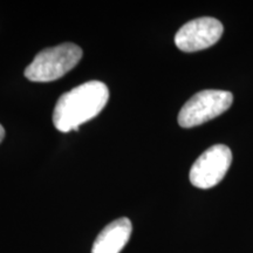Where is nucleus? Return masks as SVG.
Here are the masks:
<instances>
[{"mask_svg":"<svg viewBox=\"0 0 253 253\" xmlns=\"http://www.w3.org/2000/svg\"><path fill=\"white\" fill-rule=\"evenodd\" d=\"M109 100L103 82L88 81L62 94L53 112V123L59 131H78L79 126L99 115Z\"/></svg>","mask_w":253,"mask_h":253,"instance_id":"1","label":"nucleus"},{"mask_svg":"<svg viewBox=\"0 0 253 253\" xmlns=\"http://www.w3.org/2000/svg\"><path fill=\"white\" fill-rule=\"evenodd\" d=\"M82 58V49L72 42L42 49L37 54L24 74L30 81L50 82L62 78L78 65Z\"/></svg>","mask_w":253,"mask_h":253,"instance_id":"2","label":"nucleus"},{"mask_svg":"<svg viewBox=\"0 0 253 253\" xmlns=\"http://www.w3.org/2000/svg\"><path fill=\"white\" fill-rule=\"evenodd\" d=\"M233 102V95L226 90L205 89L197 93L182 107L178 123L182 128H192L213 120L226 112Z\"/></svg>","mask_w":253,"mask_h":253,"instance_id":"3","label":"nucleus"},{"mask_svg":"<svg viewBox=\"0 0 253 253\" xmlns=\"http://www.w3.org/2000/svg\"><path fill=\"white\" fill-rule=\"evenodd\" d=\"M232 162V153L224 144H216L205 150L192 164L190 182L199 189L217 185L226 175Z\"/></svg>","mask_w":253,"mask_h":253,"instance_id":"4","label":"nucleus"},{"mask_svg":"<svg viewBox=\"0 0 253 253\" xmlns=\"http://www.w3.org/2000/svg\"><path fill=\"white\" fill-rule=\"evenodd\" d=\"M223 25L217 19H194L179 28L175 36V43L183 52H198L213 46L223 36Z\"/></svg>","mask_w":253,"mask_h":253,"instance_id":"5","label":"nucleus"},{"mask_svg":"<svg viewBox=\"0 0 253 253\" xmlns=\"http://www.w3.org/2000/svg\"><path fill=\"white\" fill-rule=\"evenodd\" d=\"M131 231V221L128 218L112 221L96 237L91 253H120L129 242Z\"/></svg>","mask_w":253,"mask_h":253,"instance_id":"6","label":"nucleus"},{"mask_svg":"<svg viewBox=\"0 0 253 253\" xmlns=\"http://www.w3.org/2000/svg\"><path fill=\"white\" fill-rule=\"evenodd\" d=\"M4 137H5V129L4 126L0 125V143H1V141L4 140Z\"/></svg>","mask_w":253,"mask_h":253,"instance_id":"7","label":"nucleus"}]
</instances>
